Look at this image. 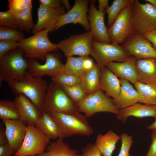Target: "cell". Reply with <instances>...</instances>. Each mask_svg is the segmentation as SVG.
Returning <instances> with one entry per match:
<instances>
[{
    "label": "cell",
    "instance_id": "7c38bea8",
    "mask_svg": "<svg viewBox=\"0 0 156 156\" xmlns=\"http://www.w3.org/2000/svg\"><path fill=\"white\" fill-rule=\"evenodd\" d=\"M60 54L51 52L46 56L45 62L42 64L36 59L28 60V71L32 76L42 77L47 76L51 78L64 72V64L61 61Z\"/></svg>",
    "mask_w": 156,
    "mask_h": 156
},
{
    "label": "cell",
    "instance_id": "4316f807",
    "mask_svg": "<svg viewBox=\"0 0 156 156\" xmlns=\"http://www.w3.org/2000/svg\"><path fill=\"white\" fill-rule=\"evenodd\" d=\"M35 126L50 139L55 140L59 138L57 126L48 113L42 112Z\"/></svg>",
    "mask_w": 156,
    "mask_h": 156
},
{
    "label": "cell",
    "instance_id": "f1b7e54d",
    "mask_svg": "<svg viewBox=\"0 0 156 156\" xmlns=\"http://www.w3.org/2000/svg\"><path fill=\"white\" fill-rule=\"evenodd\" d=\"M132 0H115L105 11L108 15L107 27H110L122 11L131 5Z\"/></svg>",
    "mask_w": 156,
    "mask_h": 156
},
{
    "label": "cell",
    "instance_id": "ac0fdd59",
    "mask_svg": "<svg viewBox=\"0 0 156 156\" xmlns=\"http://www.w3.org/2000/svg\"><path fill=\"white\" fill-rule=\"evenodd\" d=\"M136 59L131 56L122 62H110L105 66L117 77L130 81L134 84L137 82Z\"/></svg>",
    "mask_w": 156,
    "mask_h": 156
},
{
    "label": "cell",
    "instance_id": "83f0119b",
    "mask_svg": "<svg viewBox=\"0 0 156 156\" xmlns=\"http://www.w3.org/2000/svg\"><path fill=\"white\" fill-rule=\"evenodd\" d=\"M134 85L138 93L139 102L148 105H155L156 83L146 84L137 82Z\"/></svg>",
    "mask_w": 156,
    "mask_h": 156
},
{
    "label": "cell",
    "instance_id": "7402d4cb",
    "mask_svg": "<svg viewBox=\"0 0 156 156\" xmlns=\"http://www.w3.org/2000/svg\"><path fill=\"white\" fill-rule=\"evenodd\" d=\"M100 89L106 92V95L116 99L120 90V80L109 69L105 66L101 70L99 79Z\"/></svg>",
    "mask_w": 156,
    "mask_h": 156
},
{
    "label": "cell",
    "instance_id": "1f68e13d",
    "mask_svg": "<svg viewBox=\"0 0 156 156\" xmlns=\"http://www.w3.org/2000/svg\"><path fill=\"white\" fill-rule=\"evenodd\" d=\"M0 118L2 120L19 119V112L14 101L0 100Z\"/></svg>",
    "mask_w": 156,
    "mask_h": 156
},
{
    "label": "cell",
    "instance_id": "8992f818",
    "mask_svg": "<svg viewBox=\"0 0 156 156\" xmlns=\"http://www.w3.org/2000/svg\"><path fill=\"white\" fill-rule=\"evenodd\" d=\"M78 111L84 113L87 118L99 112H108L118 114L120 109L101 89L87 95L80 102L77 104Z\"/></svg>",
    "mask_w": 156,
    "mask_h": 156
},
{
    "label": "cell",
    "instance_id": "52a82bcc",
    "mask_svg": "<svg viewBox=\"0 0 156 156\" xmlns=\"http://www.w3.org/2000/svg\"><path fill=\"white\" fill-rule=\"evenodd\" d=\"M132 18L135 33L142 35L156 29V9L151 4L132 0Z\"/></svg>",
    "mask_w": 156,
    "mask_h": 156
},
{
    "label": "cell",
    "instance_id": "603a6c76",
    "mask_svg": "<svg viewBox=\"0 0 156 156\" xmlns=\"http://www.w3.org/2000/svg\"><path fill=\"white\" fill-rule=\"evenodd\" d=\"M137 82L143 84L156 83V59H136Z\"/></svg>",
    "mask_w": 156,
    "mask_h": 156
},
{
    "label": "cell",
    "instance_id": "f35d334b",
    "mask_svg": "<svg viewBox=\"0 0 156 156\" xmlns=\"http://www.w3.org/2000/svg\"><path fill=\"white\" fill-rule=\"evenodd\" d=\"M18 42L9 40H0V60L9 51L17 48Z\"/></svg>",
    "mask_w": 156,
    "mask_h": 156
},
{
    "label": "cell",
    "instance_id": "7dc6e473",
    "mask_svg": "<svg viewBox=\"0 0 156 156\" xmlns=\"http://www.w3.org/2000/svg\"><path fill=\"white\" fill-rule=\"evenodd\" d=\"M94 64L93 59L88 56L87 57L83 62V66L85 70L92 68Z\"/></svg>",
    "mask_w": 156,
    "mask_h": 156
},
{
    "label": "cell",
    "instance_id": "ffe728a7",
    "mask_svg": "<svg viewBox=\"0 0 156 156\" xmlns=\"http://www.w3.org/2000/svg\"><path fill=\"white\" fill-rule=\"evenodd\" d=\"M120 92L118 97L112 99L113 103L119 109H123L139 102V95L137 90L127 80L120 79Z\"/></svg>",
    "mask_w": 156,
    "mask_h": 156
},
{
    "label": "cell",
    "instance_id": "f6af8a7d",
    "mask_svg": "<svg viewBox=\"0 0 156 156\" xmlns=\"http://www.w3.org/2000/svg\"><path fill=\"white\" fill-rule=\"evenodd\" d=\"M2 123H0V146L8 143L5 129L3 127Z\"/></svg>",
    "mask_w": 156,
    "mask_h": 156
},
{
    "label": "cell",
    "instance_id": "ee69618b",
    "mask_svg": "<svg viewBox=\"0 0 156 156\" xmlns=\"http://www.w3.org/2000/svg\"><path fill=\"white\" fill-rule=\"evenodd\" d=\"M142 35L152 43L153 47L156 49V29L144 33Z\"/></svg>",
    "mask_w": 156,
    "mask_h": 156
},
{
    "label": "cell",
    "instance_id": "30bf717a",
    "mask_svg": "<svg viewBox=\"0 0 156 156\" xmlns=\"http://www.w3.org/2000/svg\"><path fill=\"white\" fill-rule=\"evenodd\" d=\"M91 31L70 36L60 41L57 44L67 58L74 55L88 56L91 54V46L93 40Z\"/></svg>",
    "mask_w": 156,
    "mask_h": 156
},
{
    "label": "cell",
    "instance_id": "f546056e",
    "mask_svg": "<svg viewBox=\"0 0 156 156\" xmlns=\"http://www.w3.org/2000/svg\"><path fill=\"white\" fill-rule=\"evenodd\" d=\"M87 56H73L67 58L64 64L63 73L77 75L81 77L86 71L83 66V62Z\"/></svg>",
    "mask_w": 156,
    "mask_h": 156
},
{
    "label": "cell",
    "instance_id": "277c9868",
    "mask_svg": "<svg viewBox=\"0 0 156 156\" xmlns=\"http://www.w3.org/2000/svg\"><path fill=\"white\" fill-rule=\"evenodd\" d=\"M28 69V60L22 51L16 48L9 51L0 60V85L3 81L23 80Z\"/></svg>",
    "mask_w": 156,
    "mask_h": 156
},
{
    "label": "cell",
    "instance_id": "3957f363",
    "mask_svg": "<svg viewBox=\"0 0 156 156\" xmlns=\"http://www.w3.org/2000/svg\"><path fill=\"white\" fill-rule=\"evenodd\" d=\"M50 31V29H44L18 42L17 48L23 52L25 58L44 61L48 53L58 51L57 44L52 43L48 38Z\"/></svg>",
    "mask_w": 156,
    "mask_h": 156
},
{
    "label": "cell",
    "instance_id": "d590c367",
    "mask_svg": "<svg viewBox=\"0 0 156 156\" xmlns=\"http://www.w3.org/2000/svg\"><path fill=\"white\" fill-rule=\"evenodd\" d=\"M9 10L14 16L32 6L31 0H8Z\"/></svg>",
    "mask_w": 156,
    "mask_h": 156
},
{
    "label": "cell",
    "instance_id": "2e32d148",
    "mask_svg": "<svg viewBox=\"0 0 156 156\" xmlns=\"http://www.w3.org/2000/svg\"><path fill=\"white\" fill-rule=\"evenodd\" d=\"M88 20L93 40L104 43H111L108 34V29L104 21L105 12H102L96 8L94 1H90Z\"/></svg>",
    "mask_w": 156,
    "mask_h": 156
},
{
    "label": "cell",
    "instance_id": "681fc988",
    "mask_svg": "<svg viewBox=\"0 0 156 156\" xmlns=\"http://www.w3.org/2000/svg\"><path fill=\"white\" fill-rule=\"evenodd\" d=\"M154 121L151 125L147 127V129L151 130H156V118H155Z\"/></svg>",
    "mask_w": 156,
    "mask_h": 156
},
{
    "label": "cell",
    "instance_id": "ba28073f",
    "mask_svg": "<svg viewBox=\"0 0 156 156\" xmlns=\"http://www.w3.org/2000/svg\"><path fill=\"white\" fill-rule=\"evenodd\" d=\"M101 69L108 62H122L131 55L119 44L102 43L93 40L90 54Z\"/></svg>",
    "mask_w": 156,
    "mask_h": 156
},
{
    "label": "cell",
    "instance_id": "cb8c5ba5",
    "mask_svg": "<svg viewBox=\"0 0 156 156\" xmlns=\"http://www.w3.org/2000/svg\"><path fill=\"white\" fill-rule=\"evenodd\" d=\"M101 70L97 64L94 63L93 67L86 70L81 77L80 85L87 95L100 89L99 79Z\"/></svg>",
    "mask_w": 156,
    "mask_h": 156
},
{
    "label": "cell",
    "instance_id": "d4e9b609",
    "mask_svg": "<svg viewBox=\"0 0 156 156\" xmlns=\"http://www.w3.org/2000/svg\"><path fill=\"white\" fill-rule=\"evenodd\" d=\"M120 136L109 130L104 134H99L94 144L103 156H112Z\"/></svg>",
    "mask_w": 156,
    "mask_h": 156
},
{
    "label": "cell",
    "instance_id": "e0dca14e",
    "mask_svg": "<svg viewBox=\"0 0 156 156\" xmlns=\"http://www.w3.org/2000/svg\"><path fill=\"white\" fill-rule=\"evenodd\" d=\"M14 101L19 112V119L27 126H35L41 116V111L23 94L16 95Z\"/></svg>",
    "mask_w": 156,
    "mask_h": 156
},
{
    "label": "cell",
    "instance_id": "9c48e42d",
    "mask_svg": "<svg viewBox=\"0 0 156 156\" xmlns=\"http://www.w3.org/2000/svg\"><path fill=\"white\" fill-rule=\"evenodd\" d=\"M23 141L14 156L39 155L44 152L50 139L35 126L27 125Z\"/></svg>",
    "mask_w": 156,
    "mask_h": 156
},
{
    "label": "cell",
    "instance_id": "44dd1931",
    "mask_svg": "<svg viewBox=\"0 0 156 156\" xmlns=\"http://www.w3.org/2000/svg\"><path fill=\"white\" fill-rule=\"evenodd\" d=\"M130 116L140 118L147 117L156 118V106L137 103L120 109L116 118L122 122L125 123L127 118Z\"/></svg>",
    "mask_w": 156,
    "mask_h": 156
},
{
    "label": "cell",
    "instance_id": "f5cc1de1",
    "mask_svg": "<svg viewBox=\"0 0 156 156\" xmlns=\"http://www.w3.org/2000/svg\"><path fill=\"white\" fill-rule=\"evenodd\" d=\"M155 105H156V104H155Z\"/></svg>",
    "mask_w": 156,
    "mask_h": 156
},
{
    "label": "cell",
    "instance_id": "7bdbcfd3",
    "mask_svg": "<svg viewBox=\"0 0 156 156\" xmlns=\"http://www.w3.org/2000/svg\"><path fill=\"white\" fill-rule=\"evenodd\" d=\"M40 3L49 8L56 9L61 5V0H39Z\"/></svg>",
    "mask_w": 156,
    "mask_h": 156
},
{
    "label": "cell",
    "instance_id": "484cf974",
    "mask_svg": "<svg viewBox=\"0 0 156 156\" xmlns=\"http://www.w3.org/2000/svg\"><path fill=\"white\" fill-rule=\"evenodd\" d=\"M46 151L38 156H79L78 151L72 148L63 139L58 138L50 142L46 147Z\"/></svg>",
    "mask_w": 156,
    "mask_h": 156
},
{
    "label": "cell",
    "instance_id": "6da1fadb",
    "mask_svg": "<svg viewBox=\"0 0 156 156\" xmlns=\"http://www.w3.org/2000/svg\"><path fill=\"white\" fill-rule=\"evenodd\" d=\"M7 83L14 94L24 95L42 112L49 85L46 80L42 77H34L27 71L23 80L13 81Z\"/></svg>",
    "mask_w": 156,
    "mask_h": 156
},
{
    "label": "cell",
    "instance_id": "8fae6325",
    "mask_svg": "<svg viewBox=\"0 0 156 156\" xmlns=\"http://www.w3.org/2000/svg\"><path fill=\"white\" fill-rule=\"evenodd\" d=\"M132 14L131 4L122 11L109 27L108 34L111 43L118 44L123 43L135 33Z\"/></svg>",
    "mask_w": 156,
    "mask_h": 156
},
{
    "label": "cell",
    "instance_id": "5b68a950",
    "mask_svg": "<svg viewBox=\"0 0 156 156\" xmlns=\"http://www.w3.org/2000/svg\"><path fill=\"white\" fill-rule=\"evenodd\" d=\"M55 112L74 114L79 112L76 104L66 94L62 86L52 81L49 84L42 112Z\"/></svg>",
    "mask_w": 156,
    "mask_h": 156
},
{
    "label": "cell",
    "instance_id": "4fadbf2b",
    "mask_svg": "<svg viewBox=\"0 0 156 156\" xmlns=\"http://www.w3.org/2000/svg\"><path fill=\"white\" fill-rule=\"evenodd\" d=\"M90 1L75 0L73 7L64 14L56 23L53 31L62 26L70 23L81 24L87 31H90V27L87 13Z\"/></svg>",
    "mask_w": 156,
    "mask_h": 156
},
{
    "label": "cell",
    "instance_id": "b9f144b4",
    "mask_svg": "<svg viewBox=\"0 0 156 156\" xmlns=\"http://www.w3.org/2000/svg\"><path fill=\"white\" fill-rule=\"evenodd\" d=\"M151 142L146 156H156V130H152Z\"/></svg>",
    "mask_w": 156,
    "mask_h": 156
},
{
    "label": "cell",
    "instance_id": "c3c4849f",
    "mask_svg": "<svg viewBox=\"0 0 156 156\" xmlns=\"http://www.w3.org/2000/svg\"><path fill=\"white\" fill-rule=\"evenodd\" d=\"M61 3L62 6L67 11H69L72 8L68 0H61Z\"/></svg>",
    "mask_w": 156,
    "mask_h": 156
},
{
    "label": "cell",
    "instance_id": "e575fe53",
    "mask_svg": "<svg viewBox=\"0 0 156 156\" xmlns=\"http://www.w3.org/2000/svg\"><path fill=\"white\" fill-rule=\"evenodd\" d=\"M61 86L68 96L76 105L80 102L87 95L80 84L72 87Z\"/></svg>",
    "mask_w": 156,
    "mask_h": 156
},
{
    "label": "cell",
    "instance_id": "60d3db41",
    "mask_svg": "<svg viewBox=\"0 0 156 156\" xmlns=\"http://www.w3.org/2000/svg\"><path fill=\"white\" fill-rule=\"evenodd\" d=\"M16 153L8 143L0 146V156H12Z\"/></svg>",
    "mask_w": 156,
    "mask_h": 156
},
{
    "label": "cell",
    "instance_id": "ab89813d",
    "mask_svg": "<svg viewBox=\"0 0 156 156\" xmlns=\"http://www.w3.org/2000/svg\"><path fill=\"white\" fill-rule=\"evenodd\" d=\"M82 153L79 156H101L100 152L94 144H88L81 150Z\"/></svg>",
    "mask_w": 156,
    "mask_h": 156
},
{
    "label": "cell",
    "instance_id": "d6a6232c",
    "mask_svg": "<svg viewBox=\"0 0 156 156\" xmlns=\"http://www.w3.org/2000/svg\"><path fill=\"white\" fill-rule=\"evenodd\" d=\"M52 81L61 86L72 87L80 84L81 77L77 75L63 73L51 78Z\"/></svg>",
    "mask_w": 156,
    "mask_h": 156
},
{
    "label": "cell",
    "instance_id": "9a60e30c",
    "mask_svg": "<svg viewBox=\"0 0 156 156\" xmlns=\"http://www.w3.org/2000/svg\"><path fill=\"white\" fill-rule=\"evenodd\" d=\"M65 13L62 6L54 9L40 3L37 8L38 21L32 30V33L34 34L47 29H50V32L53 31L56 24Z\"/></svg>",
    "mask_w": 156,
    "mask_h": 156
},
{
    "label": "cell",
    "instance_id": "5bb4252c",
    "mask_svg": "<svg viewBox=\"0 0 156 156\" xmlns=\"http://www.w3.org/2000/svg\"><path fill=\"white\" fill-rule=\"evenodd\" d=\"M121 46L125 51L136 59H156V49L142 34L135 33Z\"/></svg>",
    "mask_w": 156,
    "mask_h": 156
},
{
    "label": "cell",
    "instance_id": "836d02e7",
    "mask_svg": "<svg viewBox=\"0 0 156 156\" xmlns=\"http://www.w3.org/2000/svg\"><path fill=\"white\" fill-rule=\"evenodd\" d=\"M24 33L19 30L0 27V40H9L19 42L25 38Z\"/></svg>",
    "mask_w": 156,
    "mask_h": 156
},
{
    "label": "cell",
    "instance_id": "bcb514c9",
    "mask_svg": "<svg viewBox=\"0 0 156 156\" xmlns=\"http://www.w3.org/2000/svg\"><path fill=\"white\" fill-rule=\"evenodd\" d=\"M98 10L102 12H105V10L109 6V0H98Z\"/></svg>",
    "mask_w": 156,
    "mask_h": 156
},
{
    "label": "cell",
    "instance_id": "7a4b0ae2",
    "mask_svg": "<svg viewBox=\"0 0 156 156\" xmlns=\"http://www.w3.org/2000/svg\"><path fill=\"white\" fill-rule=\"evenodd\" d=\"M48 114L57 126L59 138L63 139L75 135L89 137L93 133L87 118L79 112L74 114L55 112Z\"/></svg>",
    "mask_w": 156,
    "mask_h": 156
},
{
    "label": "cell",
    "instance_id": "f907efd6",
    "mask_svg": "<svg viewBox=\"0 0 156 156\" xmlns=\"http://www.w3.org/2000/svg\"><path fill=\"white\" fill-rule=\"evenodd\" d=\"M145 1L151 4L156 9V0H145Z\"/></svg>",
    "mask_w": 156,
    "mask_h": 156
},
{
    "label": "cell",
    "instance_id": "74e56055",
    "mask_svg": "<svg viewBox=\"0 0 156 156\" xmlns=\"http://www.w3.org/2000/svg\"><path fill=\"white\" fill-rule=\"evenodd\" d=\"M121 145L118 156H130V149L133 142L131 136L125 133H122L120 136Z\"/></svg>",
    "mask_w": 156,
    "mask_h": 156
},
{
    "label": "cell",
    "instance_id": "816d5d0a",
    "mask_svg": "<svg viewBox=\"0 0 156 156\" xmlns=\"http://www.w3.org/2000/svg\"><path fill=\"white\" fill-rule=\"evenodd\" d=\"M27 156H38V155H29Z\"/></svg>",
    "mask_w": 156,
    "mask_h": 156
},
{
    "label": "cell",
    "instance_id": "4dcf8cb0",
    "mask_svg": "<svg viewBox=\"0 0 156 156\" xmlns=\"http://www.w3.org/2000/svg\"><path fill=\"white\" fill-rule=\"evenodd\" d=\"M32 6L15 16L16 25L21 31L29 32L32 30L35 24L32 19Z\"/></svg>",
    "mask_w": 156,
    "mask_h": 156
},
{
    "label": "cell",
    "instance_id": "8d00e7d4",
    "mask_svg": "<svg viewBox=\"0 0 156 156\" xmlns=\"http://www.w3.org/2000/svg\"><path fill=\"white\" fill-rule=\"evenodd\" d=\"M0 25L18 29L15 16L9 10L0 12Z\"/></svg>",
    "mask_w": 156,
    "mask_h": 156
},
{
    "label": "cell",
    "instance_id": "d6986e66",
    "mask_svg": "<svg viewBox=\"0 0 156 156\" xmlns=\"http://www.w3.org/2000/svg\"><path fill=\"white\" fill-rule=\"evenodd\" d=\"M8 143L16 152L25 138L27 125L20 119L4 120Z\"/></svg>",
    "mask_w": 156,
    "mask_h": 156
}]
</instances>
